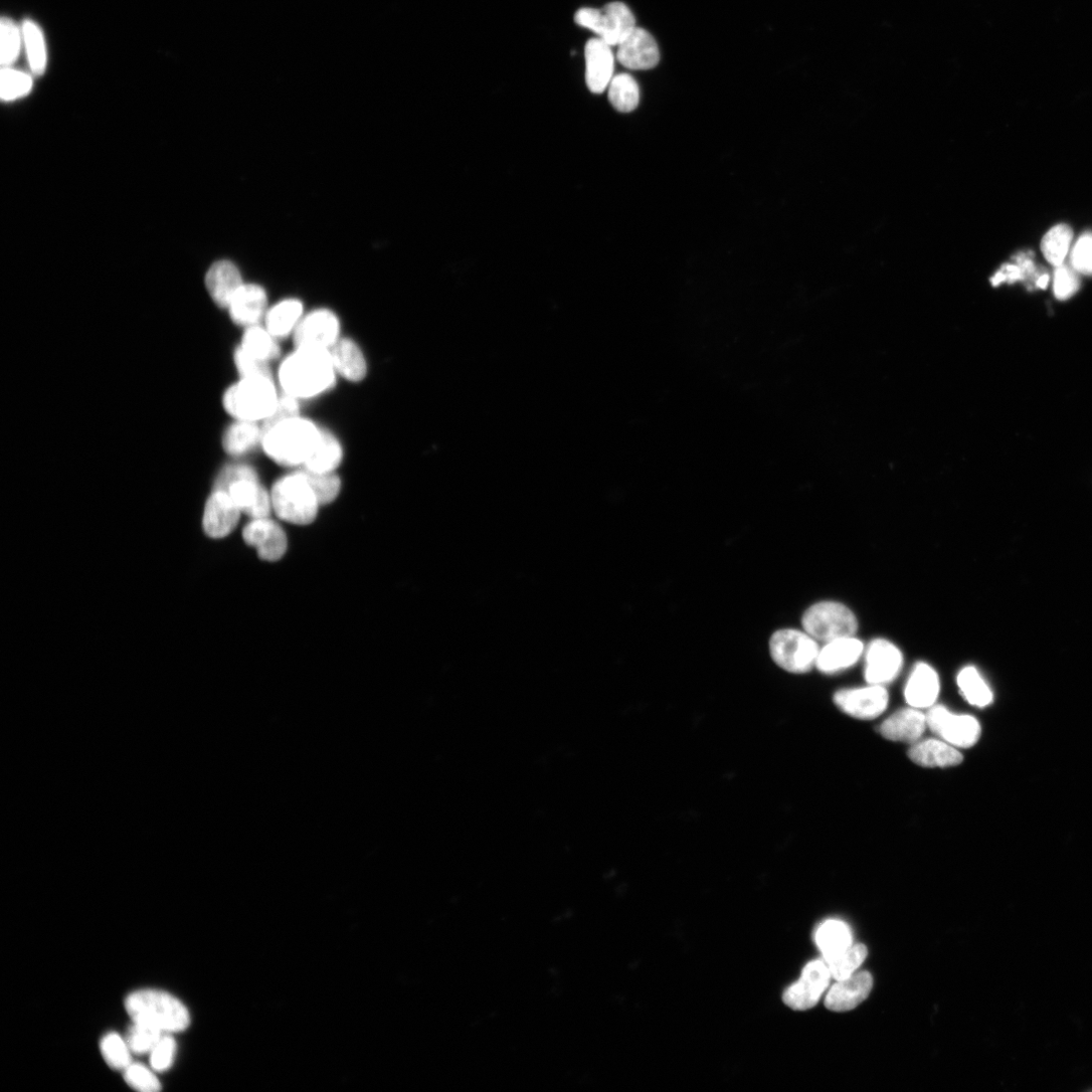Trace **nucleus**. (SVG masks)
<instances>
[{
  "mask_svg": "<svg viewBox=\"0 0 1092 1092\" xmlns=\"http://www.w3.org/2000/svg\"><path fill=\"white\" fill-rule=\"evenodd\" d=\"M285 394L298 400L318 397L335 385L336 372L330 351L317 347H296L279 371Z\"/></svg>",
  "mask_w": 1092,
  "mask_h": 1092,
  "instance_id": "1",
  "label": "nucleus"
},
{
  "mask_svg": "<svg viewBox=\"0 0 1092 1092\" xmlns=\"http://www.w3.org/2000/svg\"><path fill=\"white\" fill-rule=\"evenodd\" d=\"M320 437L321 428L299 416L265 430L261 446L266 456L281 466L304 467Z\"/></svg>",
  "mask_w": 1092,
  "mask_h": 1092,
  "instance_id": "2",
  "label": "nucleus"
},
{
  "mask_svg": "<svg viewBox=\"0 0 1092 1092\" xmlns=\"http://www.w3.org/2000/svg\"><path fill=\"white\" fill-rule=\"evenodd\" d=\"M125 1008L134 1023L173 1034L186 1031L191 1024L187 1007L168 992L156 989L137 990L125 1000Z\"/></svg>",
  "mask_w": 1092,
  "mask_h": 1092,
  "instance_id": "3",
  "label": "nucleus"
},
{
  "mask_svg": "<svg viewBox=\"0 0 1092 1092\" xmlns=\"http://www.w3.org/2000/svg\"><path fill=\"white\" fill-rule=\"evenodd\" d=\"M279 395L274 380L266 378L240 379L223 396L226 412L235 420L265 421L275 411Z\"/></svg>",
  "mask_w": 1092,
  "mask_h": 1092,
  "instance_id": "4",
  "label": "nucleus"
},
{
  "mask_svg": "<svg viewBox=\"0 0 1092 1092\" xmlns=\"http://www.w3.org/2000/svg\"><path fill=\"white\" fill-rule=\"evenodd\" d=\"M272 509L277 515L296 525L312 523L321 505L303 471L280 479L271 491Z\"/></svg>",
  "mask_w": 1092,
  "mask_h": 1092,
  "instance_id": "5",
  "label": "nucleus"
},
{
  "mask_svg": "<svg viewBox=\"0 0 1092 1092\" xmlns=\"http://www.w3.org/2000/svg\"><path fill=\"white\" fill-rule=\"evenodd\" d=\"M575 22L611 47L621 44L636 28L632 12L620 2L610 3L602 9L582 8L576 13Z\"/></svg>",
  "mask_w": 1092,
  "mask_h": 1092,
  "instance_id": "6",
  "label": "nucleus"
},
{
  "mask_svg": "<svg viewBox=\"0 0 1092 1092\" xmlns=\"http://www.w3.org/2000/svg\"><path fill=\"white\" fill-rule=\"evenodd\" d=\"M770 653L774 662L783 670L803 674L816 666L820 648L816 640L807 632L782 629L772 635Z\"/></svg>",
  "mask_w": 1092,
  "mask_h": 1092,
  "instance_id": "7",
  "label": "nucleus"
},
{
  "mask_svg": "<svg viewBox=\"0 0 1092 1092\" xmlns=\"http://www.w3.org/2000/svg\"><path fill=\"white\" fill-rule=\"evenodd\" d=\"M802 625L816 641L830 643L839 639L854 636L858 621L855 614L838 602H821L806 610Z\"/></svg>",
  "mask_w": 1092,
  "mask_h": 1092,
  "instance_id": "8",
  "label": "nucleus"
},
{
  "mask_svg": "<svg viewBox=\"0 0 1092 1092\" xmlns=\"http://www.w3.org/2000/svg\"><path fill=\"white\" fill-rule=\"evenodd\" d=\"M927 722L935 735L955 748H971L981 736V727L975 717L953 714L941 705L930 709Z\"/></svg>",
  "mask_w": 1092,
  "mask_h": 1092,
  "instance_id": "9",
  "label": "nucleus"
},
{
  "mask_svg": "<svg viewBox=\"0 0 1092 1092\" xmlns=\"http://www.w3.org/2000/svg\"><path fill=\"white\" fill-rule=\"evenodd\" d=\"M831 978L832 974L825 960L808 963L800 979L784 992V1003L795 1011L812 1009L828 988Z\"/></svg>",
  "mask_w": 1092,
  "mask_h": 1092,
  "instance_id": "10",
  "label": "nucleus"
},
{
  "mask_svg": "<svg viewBox=\"0 0 1092 1092\" xmlns=\"http://www.w3.org/2000/svg\"><path fill=\"white\" fill-rule=\"evenodd\" d=\"M293 335L296 347L329 350L340 338V322L332 311L318 309L303 316Z\"/></svg>",
  "mask_w": 1092,
  "mask_h": 1092,
  "instance_id": "11",
  "label": "nucleus"
},
{
  "mask_svg": "<svg viewBox=\"0 0 1092 1092\" xmlns=\"http://www.w3.org/2000/svg\"><path fill=\"white\" fill-rule=\"evenodd\" d=\"M836 705L846 714L863 720L880 716L887 708L889 694L880 685L841 690L834 696Z\"/></svg>",
  "mask_w": 1092,
  "mask_h": 1092,
  "instance_id": "12",
  "label": "nucleus"
},
{
  "mask_svg": "<svg viewBox=\"0 0 1092 1092\" xmlns=\"http://www.w3.org/2000/svg\"><path fill=\"white\" fill-rule=\"evenodd\" d=\"M243 538L267 562L281 560L288 550L286 532L268 517L252 519L243 530Z\"/></svg>",
  "mask_w": 1092,
  "mask_h": 1092,
  "instance_id": "13",
  "label": "nucleus"
},
{
  "mask_svg": "<svg viewBox=\"0 0 1092 1092\" xmlns=\"http://www.w3.org/2000/svg\"><path fill=\"white\" fill-rule=\"evenodd\" d=\"M903 658L897 647L885 640H876L866 652L865 678L870 685L889 684L898 676Z\"/></svg>",
  "mask_w": 1092,
  "mask_h": 1092,
  "instance_id": "14",
  "label": "nucleus"
},
{
  "mask_svg": "<svg viewBox=\"0 0 1092 1092\" xmlns=\"http://www.w3.org/2000/svg\"><path fill=\"white\" fill-rule=\"evenodd\" d=\"M241 513L227 491L216 489L205 506L204 530L212 538H224L235 529Z\"/></svg>",
  "mask_w": 1092,
  "mask_h": 1092,
  "instance_id": "15",
  "label": "nucleus"
},
{
  "mask_svg": "<svg viewBox=\"0 0 1092 1092\" xmlns=\"http://www.w3.org/2000/svg\"><path fill=\"white\" fill-rule=\"evenodd\" d=\"M617 47V61L630 70H650L660 62L659 46L645 29L636 27Z\"/></svg>",
  "mask_w": 1092,
  "mask_h": 1092,
  "instance_id": "16",
  "label": "nucleus"
},
{
  "mask_svg": "<svg viewBox=\"0 0 1092 1092\" xmlns=\"http://www.w3.org/2000/svg\"><path fill=\"white\" fill-rule=\"evenodd\" d=\"M615 55L612 47L599 38L590 39L585 46L586 84L595 95L603 94L615 76Z\"/></svg>",
  "mask_w": 1092,
  "mask_h": 1092,
  "instance_id": "17",
  "label": "nucleus"
},
{
  "mask_svg": "<svg viewBox=\"0 0 1092 1092\" xmlns=\"http://www.w3.org/2000/svg\"><path fill=\"white\" fill-rule=\"evenodd\" d=\"M928 727L927 715L920 709H901L878 726L879 734L892 742L916 744Z\"/></svg>",
  "mask_w": 1092,
  "mask_h": 1092,
  "instance_id": "18",
  "label": "nucleus"
},
{
  "mask_svg": "<svg viewBox=\"0 0 1092 1092\" xmlns=\"http://www.w3.org/2000/svg\"><path fill=\"white\" fill-rule=\"evenodd\" d=\"M241 512L252 519L266 518L272 510L271 495L259 483L258 477H246L231 483L226 489Z\"/></svg>",
  "mask_w": 1092,
  "mask_h": 1092,
  "instance_id": "19",
  "label": "nucleus"
},
{
  "mask_svg": "<svg viewBox=\"0 0 1092 1092\" xmlns=\"http://www.w3.org/2000/svg\"><path fill=\"white\" fill-rule=\"evenodd\" d=\"M872 987L873 977L869 972H855L848 978L838 980L831 988L826 1007L837 1013L852 1011L868 998Z\"/></svg>",
  "mask_w": 1092,
  "mask_h": 1092,
  "instance_id": "20",
  "label": "nucleus"
},
{
  "mask_svg": "<svg viewBox=\"0 0 1092 1092\" xmlns=\"http://www.w3.org/2000/svg\"><path fill=\"white\" fill-rule=\"evenodd\" d=\"M267 296L257 285H243L233 298L228 311L233 322L245 328L258 325L267 313Z\"/></svg>",
  "mask_w": 1092,
  "mask_h": 1092,
  "instance_id": "21",
  "label": "nucleus"
},
{
  "mask_svg": "<svg viewBox=\"0 0 1092 1092\" xmlns=\"http://www.w3.org/2000/svg\"><path fill=\"white\" fill-rule=\"evenodd\" d=\"M940 693V680L937 672L925 663H919L910 675L904 696L910 707L924 709L933 707Z\"/></svg>",
  "mask_w": 1092,
  "mask_h": 1092,
  "instance_id": "22",
  "label": "nucleus"
},
{
  "mask_svg": "<svg viewBox=\"0 0 1092 1092\" xmlns=\"http://www.w3.org/2000/svg\"><path fill=\"white\" fill-rule=\"evenodd\" d=\"M205 283L212 300L224 309H228L233 298L244 285L239 269L228 260L213 264L207 272Z\"/></svg>",
  "mask_w": 1092,
  "mask_h": 1092,
  "instance_id": "23",
  "label": "nucleus"
},
{
  "mask_svg": "<svg viewBox=\"0 0 1092 1092\" xmlns=\"http://www.w3.org/2000/svg\"><path fill=\"white\" fill-rule=\"evenodd\" d=\"M336 374L358 383L368 374V363L360 347L350 338H339L329 349Z\"/></svg>",
  "mask_w": 1092,
  "mask_h": 1092,
  "instance_id": "24",
  "label": "nucleus"
},
{
  "mask_svg": "<svg viewBox=\"0 0 1092 1092\" xmlns=\"http://www.w3.org/2000/svg\"><path fill=\"white\" fill-rule=\"evenodd\" d=\"M864 652L862 642L851 638L839 639L820 650L816 668L825 674H834L854 666Z\"/></svg>",
  "mask_w": 1092,
  "mask_h": 1092,
  "instance_id": "25",
  "label": "nucleus"
},
{
  "mask_svg": "<svg viewBox=\"0 0 1092 1092\" xmlns=\"http://www.w3.org/2000/svg\"><path fill=\"white\" fill-rule=\"evenodd\" d=\"M910 760L926 768H948L963 762V756L952 745L939 740L916 743L909 750Z\"/></svg>",
  "mask_w": 1092,
  "mask_h": 1092,
  "instance_id": "26",
  "label": "nucleus"
},
{
  "mask_svg": "<svg viewBox=\"0 0 1092 1092\" xmlns=\"http://www.w3.org/2000/svg\"><path fill=\"white\" fill-rule=\"evenodd\" d=\"M814 940L827 964L835 961L853 946L850 927L839 920H828L821 924L815 931Z\"/></svg>",
  "mask_w": 1092,
  "mask_h": 1092,
  "instance_id": "27",
  "label": "nucleus"
},
{
  "mask_svg": "<svg viewBox=\"0 0 1092 1092\" xmlns=\"http://www.w3.org/2000/svg\"><path fill=\"white\" fill-rule=\"evenodd\" d=\"M24 50L30 72L35 77L43 76L48 68L49 54L45 33L33 19L27 18L22 23Z\"/></svg>",
  "mask_w": 1092,
  "mask_h": 1092,
  "instance_id": "28",
  "label": "nucleus"
},
{
  "mask_svg": "<svg viewBox=\"0 0 1092 1092\" xmlns=\"http://www.w3.org/2000/svg\"><path fill=\"white\" fill-rule=\"evenodd\" d=\"M263 430L256 422L236 420L225 431L222 444L225 451L241 457L262 444Z\"/></svg>",
  "mask_w": 1092,
  "mask_h": 1092,
  "instance_id": "29",
  "label": "nucleus"
},
{
  "mask_svg": "<svg viewBox=\"0 0 1092 1092\" xmlns=\"http://www.w3.org/2000/svg\"><path fill=\"white\" fill-rule=\"evenodd\" d=\"M304 307L297 299H288L278 303L265 315V328L278 339L295 332L303 318Z\"/></svg>",
  "mask_w": 1092,
  "mask_h": 1092,
  "instance_id": "30",
  "label": "nucleus"
},
{
  "mask_svg": "<svg viewBox=\"0 0 1092 1092\" xmlns=\"http://www.w3.org/2000/svg\"><path fill=\"white\" fill-rule=\"evenodd\" d=\"M342 459L343 449L339 440L331 432L321 429L319 443L304 465V470L319 474L334 473Z\"/></svg>",
  "mask_w": 1092,
  "mask_h": 1092,
  "instance_id": "31",
  "label": "nucleus"
},
{
  "mask_svg": "<svg viewBox=\"0 0 1092 1092\" xmlns=\"http://www.w3.org/2000/svg\"><path fill=\"white\" fill-rule=\"evenodd\" d=\"M23 50L22 24H18L11 17L4 16L0 21V64L2 67L15 66Z\"/></svg>",
  "mask_w": 1092,
  "mask_h": 1092,
  "instance_id": "32",
  "label": "nucleus"
},
{
  "mask_svg": "<svg viewBox=\"0 0 1092 1092\" xmlns=\"http://www.w3.org/2000/svg\"><path fill=\"white\" fill-rule=\"evenodd\" d=\"M607 89L608 100L617 112L627 114L639 107L640 86L631 75L627 73L615 75Z\"/></svg>",
  "mask_w": 1092,
  "mask_h": 1092,
  "instance_id": "33",
  "label": "nucleus"
},
{
  "mask_svg": "<svg viewBox=\"0 0 1092 1092\" xmlns=\"http://www.w3.org/2000/svg\"><path fill=\"white\" fill-rule=\"evenodd\" d=\"M240 346L249 354L267 362L278 358L281 353L277 338L259 325L246 328Z\"/></svg>",
  "mask_w": 1092,
  "mask_h": 1092,
  "instance_id": "34",
  "label": "nucleus"
},
{
  "mask_svg": "<svg viewBox=\"0 0 1092 1092\" xmlns=\"http://www.w3.org/2000/svg\"><path fill=\"white\" fill-rule=\"evenodd\" d=\"M957 683L971 705L984 708L993 701L992 691L974 667L964 668L958 675Z\"/></svg>",
  "mask_w": 1092,
  "mask_h": 1092,
  "instance_id": "35",
  "label": "nucleus"
},
{
  "mask_svg": "<svg viewBox=\"0 0 1092 1092\" xmlns=\"http://www.w3.org/2000/svg\"><path fill=\"white\" fill-rule=\"evenodd\" d=\"M34 75L13 67H2L0 96L7 103L27 97L34 87Z\"/></svg>",
  "mask_w": 1092,
  "mask_h": 1092,
  "instance_id": "36",
  "label": "nucleus"
},
{
  "mask_svg": "<svg viewBox=\"0 0 1092 1092\" xmlns=\"http://www.w3.org/2000/svg\"><path fill=\"white\" fill-rule=\"evenodd\" d=\"M1072 238L1071 228L1063 224L1055 226L1044 236L1041 250L1050 264L1057 267L1064 263Z\"/></svg>",
  "mask_w": 1092,
  "mask_h": 1092,
  "instance_id": "37",
  "label": "nucleus"
},
{
  "mask_svg": "<svg viewBox=\"0 0 1092 1092\" xmlns=\"http://www.w3.org/2000/svg\"><path fill=\"white\" fill-rule=\"evenodd\" d=\"M100 1046L106 1062L113 1069L125 1070L132 1063V1052L127 1041L117 1033L107 1034Z\"/></svg>",
  "mask_w": 1092,
  "mask_h": 1092,
  "instance_id": "38",
  "label": "nucleus"
},
{
  "mask_svg": "<svg viewBox=\"0 0 1092 1092\" xmlns=\"http://www.w3.org/2000/svg\"><path fill=\"white\" fill-rule=\"evenodd\" d=\"M165 1034L156 1028L133 1022L126 1041L132 1053L142 1055L150 1053Z\"/></svg>",
  "mask_w": 1092,
  "mask_h": 1092,
  "instance_id": "39",
  "label": "nucleus"
},
{
  "mask_svg": "<svg viewBox=\"0 0 1092 1092\" xmlns=\"http://www.w3.org/2000/svg\"><path fill=\"white\" fill-rule=\"evenodd\" d=\"M868 955L867 947L863 944L853 945L835 961L828 964L832 977L837 981L853 975Z\"/></svg>",
  "mask_w": 1092,
  "mask_h": 1092,
  "instance_id": "40",
  "label": "nucleus"
},
{
  "mask_svg": "<svg viewBox=\"0 0 1092 1092\" xmlns=\"http://www.w3.org/2000/svg\"><path fill=\"white\" fill-rule=\"evenodd\" d=\"M234 361L241 379L266 378L274 380L269 362L249 354L241 346L235 350Z\"/></svg>",
  "mask_w": 1092,
  "mask_h": 1092,
  "instance_id": "41",
  "label": "nucleus"
},
{
  "mask_svg": "<svg viewBox=\"0 0 1092 1092\" xmlns=\"http://www.w3.org/2000/svg\"><path fill=\"white\" fill-rule=\"evenodd\" d=\"M321 505L333 502L341 490V481L334 473H312L304 470Z\"/></svg>",
  "mask_w": 1092,
  "mask_h": 1092,
  "instance_id": "42",
  "label": "nucleus"
},
{
  "mask_svg": "<svg viewBox=\"0 0 1092 1092\" xmlns=\"http://www.w3.org/2000/svg\"><path fill=\"white\" fill-rule=\"evenodd\" d=\"M124 1078L129 1086L142 1092H156L161 1084L156 1075L140 1063H131L124 1070Z\"/></svg>",
  "mask_w": 1092,
  "mask_h": 1092,
  "instance_id": "43",
  "label": "nucleus"
},
{
  "mask_svg": "<svg viewBox=\"0 0 1092 1092\" xmlns=\"http://www.w3.org/2000/svg\"><path fill=\"white\" fill-rule=\"evenodd\" d=\"M1080 287L1077 272L1064 263L1057 266L1054 276V294L1060 301H1065L1074 296Z\"/></svg>",
  "mask_w": 1092,
  "mask_h": 1092,
  "instance_id": "44",
  "label": "nucleus"
},
{
  "mask_svg": "<svg viewBox=\"0 0 1092 1092\" xmlns=\"http://www.w3.org/2000/svg\"><path fill=\"white\" fill-rule=\"evenodd\" d=\"M176 1051V1042L171 1034H165L150 1052V1064L154 1071L164 1072L168 1070Z\"/></svg>",
  "mask_w": 1092,
  "mask_h": 1092,
  "instance_id": "45",
  "label": "nucleus"
},
{
  "mask_svg": "<svg viewBox=\"0 0 1092 1092\" xmlns=\"http://www.w3.org/2000/svg\"><path fill=\"white\" fill-rule=\"evenodd\" d=\"M1071 264L1077 274L1092 276V234L1078 239L1071 253Z\"/></svg>",
  "mask_w": 1092,
  "mask_h": 1092,
  "instance_id": "46",
  "label": "nucleus"
},
{
  "mask_svg": "<svg viewBox=\"0 0 1092 1092\" xmlns=\"http://www.w3.org/2000/svg\"><path fill=\"white\" fill-rule=\"evenodd\" d=\"M299 416H300L299 400L285 394V396L280 397L278 405H277L275 411L272 412V414L265 421H263V425L261 426L262 430L264 432L265 430L271 428L272 426H275V425H277V424H279L281 422H284L286 420L296 418V417H299Z\"/></svg>",
  "mask_w": 1092,
  "mask_h": 1092,
  "instance_id": "47",
  "label": "nucleus"
},
{
  "mask_svg": "<svg viewBox=\"0 0 1092 1092\" xmlns=\"http://www.w3.org/2000/svg\"><path fill=\"white\" fill-rule=\"evenodd\" d=\"M246 477H258V475L254 469L246 465L229 466L220 474L216 489L225 490L234 481Z\"/></svg>",
  "mask_w": 1092,
  "mask_h": 1092,
  "instance_id": "48",
  "label": "nucleus"
},
{
  "mask_svg": "<svg viewBox=\"0 0 1092 1092\" xmlns=\"http://www.w3.org/2000/svg\"><path fill=\"white\" fill-rule=\"evenodd\" d=\"M1014 259L1021 268L1022 281L1028 282L1034 279L1036 284L1037 270L1029 253H1020Z\"/></svg>",
  "mask_w": 1092,
  "mask_h": 1092,
  "instance_id": "49",
  "label": "nucleus"
},
{
  "mask_svg": "<svg viewBox=\"0 0 1092 1092\" xmlns=\"http://www.w3.org/2000/svg\"><path fill=\"white\" fill-rule=\"evenodd\" d=\"M1049 280V276L1047 274H1043L1037 279L1035 286L1039 289L1045 290L1048 287Z\"/></svg>",
  "mask_w": 1092,
  "mask_h": 1092,
  "instance_id": "50",
  "label": "nucleus"
}]
</instances>
